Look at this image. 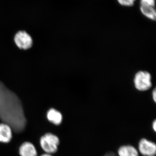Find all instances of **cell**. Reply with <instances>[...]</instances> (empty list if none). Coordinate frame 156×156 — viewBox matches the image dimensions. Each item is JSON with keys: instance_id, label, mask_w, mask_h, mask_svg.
<instances>
[{"instance_id": "6da1fadb", "label": "cell", "mask_w": 156, "mask_h": 156, "mask_svg": "<svg viewBox=\"0 0 156 156\" xmlns=\"http://www.w3.org/2000/svg\"><path fill=\"white\" fill-rule=\"evenodd\" d=\"M0 119L17 133L22 132L26 126V119L20 99L1 82Z\"/></svg>"}, {"instance_id": "7a4b0ae2", "label": "cell", "mask_w": 156, "mask_h": 156, "mask_svg": "<svg viewBox=\"0 0 156 156\" xmlns=\"http://www.w3.org/2000/svg\"><path fill=\"white\" fill-rule=\"evenodd\" d=\"M151 80L150 73L146 71H139L134 75L133 80L134 87L138 91L145 92L151 88Z\"/></svg>"}, {"instance_id": "3957f363", "label": "cell", "mask_w": 156, "mask_h": 156, "mask_svg": "<svg viewBox=\"0 0 156 156\" xmlns=\"http://www.w3.org/2000/svg\"><path fill=\"white\" fill-rule=\"evenodd\" d=\"M59 140L56 135L47 133L42 136L40 144L43 150L48 154L56 153L58 149Z\"/></svg>"}, {"instance_id": "277c9868", "label": "cell", "mask_w": 156, "mask_h": 156, "mask_svg": "<svg viewBox=\"0 0 156 156\" xmlns=\"http://www.w3.org/2000/svg\"><path fill=\"white\" fill-rule=\"evenodd\" d=\"M140 10L143 15L148 19L155 21V0H140Z\"/></svg>"}, {"instance_id": "5b68a950", "label": "cell", "mask_w": 156, "mask_h": 156, "mask_svg": "<svg viewBox=\"0 0 156 156\" xmlns=\"http://www.w3.org/2000/svg\"><path fill=\"white\" fill-rule=\"evenodd\" d=\"M14 41L18 48L23 50L29 49L33 44L31 37L24 31H20L16 34Z\"/></svg>"}, {"instance_id": "8992f818", "label": "cell", "mask_w": 156, "mask_h": 156, "mask_svg": "<svg viewBox=\"0 0 156 156\" xmlns=\"http://www.w3.org/2000/svg\"><path fill=\"white\" fill-rule=\"evenodd\" d=\"M138 148L140 152L144 156H155L156 154L155 144L146 139L140 141Z\"/></svg>"}, {"instance_id": "52a82bcc", "label": "cell", "mask_w": 156, "mask_h": 156, "mask_svg": "<svg viewBox=\"0 0 156 156\" xmlns=\"http://www.w3.org/2000/svg\"><path fill=\"white\" fill-rule=\"evenodd\" d=\"M12 128L5 123L0 124V142L9 143L12 138Z\"/></svg>"}, {"instance_id": "ba28073f", "label": "cell", "mask_w": 156, "mask_h": 156, "mask_svg": "<svg viewBox=\"0 0 156 156\" xmlns=\"http://www.w3.org/2000/svg\"><path fill=\"white\" fill-rule=\"evenodd\" d=\"M19 153L21 156H37L35 147L32 144L28 142L24 143L21 145Z\"/></svg>"}, {"instance_id": "9c48e42d", "label": "cell", "mask_w": 156, "mask_h": 156, "mask_svg": "<svg viewBox=\"0 0 156 156\" xmlns=\"http://www.w3.org/2000/svg\"><path fill=\"white\" fill-rule=\"evenodd\" d=\"M47 118L50 122L57 126L60 125L62 120L61 113L54 108L50 109L48 111Z\"/></svg>"}, {"instance_id": "30bf717a", "label": "cell", "mask_w": 156, "mask_h": 156, "mask_svg": "<svg viewBox=\"0 0 156 156\" xmlns=\"http://www.w3.org/2000/svg\"><path fill=\"white\" fill-rule=\"evenodd\" d=\"M119 156H138V152L136 148L131 145L122 146L118 151Z\"/></svg>"}, {"instance_id": "8fae6325", "label": "cell", "mask_w": 156, "mask_h": 156, "mask_svg": "<svg viewBox=\"0 0 156 156\" xmlns=\"http://www.w3.org/2000/svg\"><path fill=\"white\" fill-rule=\"evenodd\" d=\"M121 5L124 7H132L134 5L136 0H117Z\"/></svg>"}, {"instance_id": "7c38bea8", "label": "cell", "mask_w": 156, "mask_h": 156, "mask_svg": "<svg viewBox=\"0 0 156 156\" xmlns=\"http://www.w3.org/2000/svg\"><path fill=\"white\" fill-rule=\"evenodd\" d=\"M152 96L153 99L155 102L156 101V89H154L153 90L152 92Z\"/></svg>"}, {"instance_id": "4fadbf2b", "label": "cell", "mask_w": 156, "mask_h": 156, "mask_svg": "<svg viewBox=\"0 0 156 156\" xmlns=\"http://www.w3.org/2000/svg\"><path fill=\"white\" fill-rule=\"evenodd\" d=\"M104 156H116L115 154L114 153L112 152H110L108 153L105 155Z\"/></svg>"}, {"instance_id": "5bb4252c", "label": "cell", "mask_w": 156, "mask_h": 156, "mask_svg": "<svg viewBox=\"0 0 156 156\" xmlns=\"http://www.w3.org/2000/svg\"><path fill=\"white\" fill-rule=\"evenodd\" d=\"M152 127L153 128L154 131H156V120H154L153 122Z\"/></svg>"}, {"instance_id": "9a60e30c", "label": "cell", "mask_w": 156, "mask_h": 156, "mask_svg": "<svg viewBox=\"0 0 156 156\" xmlns=\"http://www.w3.org/2000/svg\"><path fill=\"white\" fill-rule=\"evenodd\" d=\"M41 156H51V155L50 154H44L42 155Z\"/></svg>"}]
</instances>
